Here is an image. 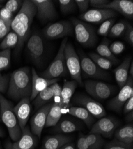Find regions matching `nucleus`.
<instances>
[{
  "label": "nucleus",
  "instance_id": "nucleus-1",
  "mask_svg": "<svg viewBox=\"0 0 133 149\" xmlns=\"http://www.w3.org/2000/svg\"><path fill=\"white\" fill-rule=\"evenodd\" d=\"M37 14V8L32 1L25 0L17 15L11 22V29L18 36L17 50L20 51L26 42L30 33V29L34 17Z\"/></svg>",
  "mask_w": 133,
  "mask_h": 149
},
{
  "label": "nucleus",
  "instance_id": "nucleus-2",
  "mask_svg": "<svg viewBox=\"0 0 133 149\" xmlns=\"http://www.w3.org/2000/svg\"><path fill=\"white\" fill-rule=\"evenodd\" d=\"M32 92V71L29 67L15 70L11 74L8 96L16 100L30 98Z\"/></svg>",
  "mask_w": 133,
  "mask_h": 149
},
{
  "label": "nucleus",
  "instance_id": "nucleus-3",
  "mask_svg": "<svg viewBox=\"0 0 133 149\" xmlns=\"http://www.w3.org/2000/svg\"><path fill=\"white\" fill-rule=\"evenodd\" d=\"M0 106V119L7 128L11 139L14 141H16L20 138L22 131L13 111V105L1 94Z\"/></svg>",
  "mask_w": 133,
  "mask_h": 149
},
{
  "label": "nucleus",
  "instance_id": "nucleus-4",
  "mask_svg": "<svg viewBox=\"0 0 133 149\" xmlns=\"http://www.w3.org/2000/svg\"><path fill=\"white\" fill-rule=\"evenodd\" d=\"M67 42L68 38H65L62 41L54 60L48 66L47 69L41 74V77L48 79H58V78L65 74L66 66L64 51Z\"/></svg>",
  "mask_w": 133,
  "mask_h": 149
},
{
  "label": "nucleus",
  "instance_id": "nucleus-5",
  "mask_svg": "<svg viewBox=\"0 0 133 149\" xmlns=\"http://www.w3.org/2000/svg\"><path fill=\"white\" fill-rule=\"evenodd\" d=\"M77 41L82 45L90 47L94 45L97 37L94 29L86 22L75 18H71Z\"/></svg>",
  "mask_w": 133,
  "mask_h": 149
},
{
  "label": "nucleus",
  "instance_id": "nucleus-6",
  "mask_svg": "<svg viewBox=\"0 0 133 149\" xmlns=\"http://www.w3.org/2000/svg\"><path fill=\"white\" fill-rule=\"evenodd\" d=\"M64 53L66 66L71 78L79 85L82 86L83 83L81 77V67L79 58L72 44L69 42L66 43Z\"/></svg>",
  "mask_w": 133,
  "mask_h": 149
},
{
  "label": "nucleus",
  "instance_id": "nucleus-7",
  "mask_svg": "<svg viewBox=\"0 0 133 149\" xmlns=\"http://www.w3.org/2000/svg\"><path fill=\"white\" fill-rule=\"evenodd\" d=\"M73 32L74 28L72 24L68 20H62L52 23L44 30L45 36L49 40H55L70 36Z\"/></svg>",
  "mask_w": 133,
  "mask_h": 149
},
{
  "label": "nucleus",
  "instance_id": "nucleus-8",
  "mask_svg": "<svg viewBox=\"0 0 133 149\" xmlns=\"http://www.w3.org/2000/svg\"><path fill=\"white\" fill-rule=\"evenodd\" d=\"M84 85L86 91L90 95L99 100L108 98L114 91L113 86L103 82L88 80L84 83Z\"/></svg>",
  "mask_w": 133,
  "mask_h": 149
},
{
  "label": "nucleus",
  "instance_id": "nucleus-9",
  "mask_svg": "<svg viewBox=\"0 0 133 149\" xmlns=\"http://www.w3.org/2000/svg\"><path fill=\"white\" fill-rule=\"evenodd\" d=\"M132 95H133V79L132 77L130 76L126 84L121 88L118 95L109 103V108L116 112H120L124 104Z\"/></svg>",
  "mask_w": 133,
  "mask_h": 149
},
{
  "label": "nucleus",
  "instance_id": "nucleus-10",
  "mask_svg": "<svg viewBox=\"0 0 133 149\" xmlns=\"http://www.w3.org/2000/svg\"><path fill=\"white\" fill-rule=\"evenodd\" d=\"M79 60L81 69L87 76L95 79H109L110 75L106 70L102 69L90 58L82 53H79Z\"/></svg>",
  "mask_w": 133,
  "mask_h": 149
},
{
  "label": "nucleus",
  "instance_id": "nucleus-11",
  "mask_svg": "<svg viewBox=\"0 0 133 149\" xmlns=\"http://www.w3.org/2000/svg\"><path fill=\"white\" fill-rule=\"evenodd\" d=\"M119 125L118 120L109 117H103L93 125L90 133L97 134L107 138L111 137Z\"/></svg>",
  "mask_w": 133,
  "mask_h": 149
},
{
  "label": "nucleus",
  "instance_id": "nucleus-12",
  "mask_svg": "<svg viewBox=\"0 0 133 149\" xmlns=\"http://www.w3.org/2000/svg\"><path fill=\"white\" fill-rule=\"evenodd\" d=\"M117 15L116 12L106 8H95L90 10L82 13L79 18L85 22L93 23H103L109 19L115 17Z\"/></svg>",
  "mask_w": 133,
  "mask_h": 149
},
{
  "label": "nucleus",
  "instance_id": "nucleus-13",
  "mask_svg": "<svg viewBox=\"0 0 133 149\" xmlns=\"http://www.w3.org/2000/svg\"><path fill=\"white\" fill-rule=\"evenodd\" d=\"M74 102L85 108L88 112L96 118H103L106 113L104 107L99 102L85 95H78L74 98Z\"/></svg>",
  "mask_w": 133,
  "mask_h": 149
},
{
  "label": "nucleus",
  "instance_id": "nucleus-14",
  "mask_svg": "<svg viewBox=\"0 0 133 149\" xmlns=\"http://www.w3.org/2000/svg\"><path fill=\"white\" fill-rule=\"evenodd\" d=\"M52 106V104H47L40 107L31 120V131L39 138L41 137L42 130L45 126L47 115Z\"/></svg>",
  "mask_w": 133,
  "mask_h": 149
},
{
  "label": "nucleus",
  "instance_id": "nucleus-15",
  "mask_svg": "<svg viewBox=\"0 0 133 149\" xmlns=\"http://www.w3.org/2000/svg\"><path fill=\"white\" fill-rule=\"evenodd\" d=\"M37 8L38 17L42 21L53 19L57 16L54 5L50 0H32Z\"/></svg>",
  "mask_w": 133,
  "mask_h": 149
},
{
  "label": "nucleus",
  "instance_id": "nucleus-16",
  "mask_svg": "<svg viewBox=\"0 0 133 149\" xmlns=\"http://www.w3.org/2000/svg\"><path fill=\"white\" fill-rule=\"evenodd\" d=\"M36 139L28 127L22 131L20 138L15 143L8 142L6 144V149H34L36 146Z\"/></svg>",
  "mask_w": 133,
  "mask_h": 149
},
{
  "label": "nucleus",
  "instance_id": "nucleus-17",
  "mask_svg": "<svg viewBox=\"0 0 133 149\" xmlns=\"http://www.w3.org/2000/svg\"><path fill=\"white\" fill-rule=\"evenodd\" d=\"M31 111L30 98H24L13 107V111L17 119L22 131L26 127Z\"/></svg>",
  "mask_w": 133,
  "mask_h": 149
},
{
  "label": "nucleus",
  "instance_id": "nucleus-18",
  "mask_svg": "<svg viewBox=\"0 0 133 149\" xmlns=\"http://www.w3.org/2000/svg\"><path fill=\"white\" fill-rule=\"evenodd\" d=\"M32 71V92L30 97V100H33L38 93L52 84L57 82L59 79H48L40 77L34 68Z\"/></svg>",
  "mask_w": 133,
  "mask_h": 149
},
{
  "label": "nucleus",
  "instance_id": "nucleus-19",
  "mask_svg": "<svg viewBox=\"0 0 133 149\" xmlns=\"http://www.w3.org/2000/svg\"><path fill=\"white\" fill-rule=\"evenodd\" d=\"M27 48L31 58L37 63H39L43 56L44 47L42 38L39 35H32L28 40Z\"/></svg>",
  "mask_w": 133,
  "mask_h": 149
},
{
  "label": "nucleus",
  "instance_id": "nucleus-20",
  "mask_svg": "<svg viewBox=\"0 0 133 149\" xmlns=\"http://www.w3.org/2000/svg\"><path fill=\"white\" fill-rule=\"evenodd\" d=\"M102 8L118 11L129 18H132L133 16V1L132 0H114L104 5Z\"/></svg>",
  "mask_w": 133,
  "mask_h": 149
},
{
  "label": "nucleus",
  "instance_id": "nucleus-21",
  "mask_svg": "<svg viewBox=\"0 0 133 149\" xmlns=\"http://www.w3.org/2000/svg\"><path fill=\"white\" fill-rule=\"evenodd\" d=\"M131 61L130 57L126 58L123 63L114 70L116 81L120 88L126 84L128 80Z\"/></svg>",
  "mask_w": 133,
  "mask_h": 149
},
{
  "label": "nucleus",
  "instance_id": "nucleus-22",
  "mask_svg": "<svg viewBox=\"0 0 133 149\" xmlns=\"http://www.w3.org/2000/svg\"><path fill=\"white\" fill-rule=\"evenodd\" d=\"M72 137L63 134L50 136L46 139L44 143V149H60L71 141Z\"/></svg>",
  "mask_w": 133,
  "mask_h": 149
},
{
  "label": "nucleus",
  "instance_id": "nucleus-23",
  "mask_svg": "<svg viewBox=\"0 0 133 149\" xmlns=\"http://www.w3.org/2000/svg\"><path fill=\"white\" fill-rule=\"evenodd\" d=\"M77 84V82L74 80L65 81L63 88H62L60 101V104L63 105L64 108L68 107L69 106L70 99L75 93Z\"/></svg>",
  "mask_w": 133,
  "mask_h": 149
},
{
  "label": "nucleus",
  "instance_id": "nucleus-24",
  "mask_svg": "<svg viewBox=\"0 0 133 149\" xmlns=\"http://www.w3.org/2000/svg\"><path fill=\"white\" fill-rule=\"evenodd\" d=\"M63 109H64V107L60 103H54L52 104L49 112H48L47 115L45 123L46 127H54L59 122L62 115Z\"/></svg>",
  "mask_w": 133,
  "mask_h": 149
},
{
  "label": "nucleus",
  "instance_id": "nucleus-25",
  "mask_svg": "<svg viewBox=\"0 0 133 149\" xmlns=\"http://www.w3.org/2000/svg\"><path fill=\"white\" fill-rule=\"evenodd\" d=\"M68 113L82 120L88 127L93 125L94 117L82 107H71L68 110Z\"/></svg>",
  "mask_w": 133,
  "mask_h": 149
},
{
  "label": "nucleus",
  "instance_id": "nucleus-26",
  "mask_svg": "<svg viewBox=\"0 0 133 149\" xmlns=\"http://www.w3.org/2000/svg\"><path fill=\"white\" fill-rule=\"evenodd\" d=\"M116 140L128 144H133V126L128 124L115 132Z\"/></svg>",
  "mask_w": 133,
  "mask_h": 149
},
{
  "label": "nucleus",
  "instance_id": "nucleus-27",
  "mask_svg": "<svg viewBox=\"0 0 133 149\" xmlns=\"http://www.w3.org/2000/svg\"><path fill=\"white\" fill-rule=\"evenodd\" d=\"M80 128V125L76 122L69 119H65L58 122L54 126L53 130L58 133L68 134L77 131Z\"/></svg>",
  "mask_w": 133,
  "mask_h": 149
},
{
  "label": "nucleus",
  "instance_id": "nucleus-28",
  "mask_svg": "<svg viewBox=\"0 0 133 149\" xmlns=\"http://www.w3.org/2000/svg\"><path fill=\"white\" fill-rule=\"evenodd\" d=\"M54 98V93L51 86H48L41 91L34 99L33 104L36 108L41 107L45 105L51 99Z\"/></svg>",
  "mask_w": 133,
  "mask_h": 149
},
{
  "label": "nucleus",
  "instance_id": "nucleus-29",
  "mask_svg": "<svg viewBox=\"0 0 133 149\" xmlns=\"http://www.w3.org/2000/svg\"><path fill=\"white\" fill-rule=\"evenodd\" d=\"M109 44L110 41L109 40L104 39L97 48V52L100 56L110 60L113 63H116L118 62V60L111 53L109 49Z\"/></svg>",
  "mask_w": 133,
  "mask_h": 149
},
{
  "label": "nucleus",
  "instance_id": "nucleus-30",
  "mask_svg": "<svg viewBox=\"0 0 133 149\" xmlns=\"http://www.w3.org/2000/svg\"><path fill=\"white\" fill-rule=\"evenodd\" d=\"M19 41L17 35L14 32H9L0 44V48L2 50L11 49L16 47Z\"/></svg>",
  "mask_w": 133,
  "mask_h": 149
},
{
  "label": "nucleus",
  "instance_id": "nucleus-31",
  "mask_svg": "<svg viewBox=\"0 0 133 149\" xmlns=\"http://www.w3.org/2000/svg\"><path fill=\"white\" fill-rule=\"evenodd\" d=\"M89 56L90 58L93 61H94L100 68H101L103 70H109L113 66L114 63L112 61L106 58L100 56L98 54L91 53H90Z\"/></svg>",
  "mask_w": 133,
  "mask_h": 149
},
{
  "label": "nucleus",
  "instance_id": "nucleus-32",
  "mask_svg": "<svg viewBox=\"0 0 133 149\" xmlns=\"http://www.w3.org/2000/svg\"><path fill=\"white\" fill-rule=\"evenodd\" d=\"M91 149H102L104 143L102 136L97 134L90 133L86 135Z\"/></svg>",
  "mask_w": 133,
  "mask_h": 149
},
{
  "label": "nucleus",
  "instance_id": "nucleus-33",
  "mask_svg": "<svg viewBox=\"0 0 133 149\" xmlns=\"http://www.w3.org/2000/svg\"><path fill=\"white\" fill-rule=\"evenodd\" d=\"M128 23L124 21H121L114 24L110 30L108 35L114 38L120 37L125 33Z\"/></svg>",
  "mask_w": 133,
  "mask_h": 149
},
{
  "label": "nucleus",
  "instance_id": "nucleus-34",
  "mask_svg": "<svg viewBox=\"0 0 133 149\" xmlns=\"http://www.w3.org/2000/svg\"><path fill=\"white\" fill-rule=\"evenodd\" d=\"M58 2L60 10L64 14L72 13L76 8V3L73 0H59Z\"/></svg>",
  "mask_w": 133,
  "mask_h": 149
},
{
  "label": "nucleus",
  "instance_id": "nucleus-35",
  "mask_svg": "<svg viewBox=\"0 0 133 149\" xmlns=\"http://www.w3.org/2000/svg\"><path fill=\"white\" fill-rule=\"evenodd\" d=\"M11 50L10 49L0 52V70L7 68L10 65Z\"/></svg>",
  "mask_w": 133,
  "mask_h": 149
},
{
  "label": "nucleus",
  "instance_id": "nucleus-36",
  "mask_svg": "<svg viewBox=\"0 0 133 149\" xmlns=\"http://www.w3.org/2000/svg\"><path fill=\"white\" fill-rule=\"evenodd\" d=\"M114 22H115V20L113 19H109L103 22L100 26L97 31V33L99 35L104 36L108 35L109 33L110 32L111 29L114 25Z\"/></svg>",
  "mask_w": 133,
  "mask_h": 149
},
{
  "label": "nucleus",
  "instance_id": "nucleus-37",
  "mask_svg": "<svg viewBox=\"0 0 133 149\" xmlns=\"http://www.w3.org/2000/svg\"><path fill=\"white\" fill-rule=\"evenodd\" d=\"M105 149H133V144H128L115 139L108 143Z\"/></svg>",
  "mask_w": 133,
  "mask_h": 149
},
{
  "label": "nucleus",
  "instance_id": "nucleus-38",
  "mask_svg": "<svg viewBox=\"0 0 133 149\" xmlns=\"http://www.w3.org/2000/svg\"><path fill=\"white\" fill-rule=\"evenodd\" d=\"M12 20H6L0 17V39L5 37L11 29Z\"/></svg>",
  "mask_w": 133,
  "mask_h": 149
},
{
  "label": "nucleus",
  "instance_id": "nucleus-39",
  "mask_svg": "<svg viewBox=\"0 0 133 149\" xmlns=\"http://www.w3.org/2000/svg\"><path fill=\"white\" fill-rule=\"evenodd\" d=\"M23 3V1L21 0H9L7 2L5 7L14 14L19 9H20Z\"/></svg>",
  "mask_w": 133,
  "mask_h": 149
},
{
  "label": "nucleus",
  "instance_id": "nucleus-40",
  "mask_svg": "<svg viewBox=\"0 0 133 149\" xmlns=\"http://www.w3.org/2000/svg\"><path fill=\"white\" fill-rule=\"evenodd\" d=\"M125 48V45L120 41H115L109 45L110 50L114 55L122 53L124 51Z\"/></svg>",
  "mask_w": 133,
  "mask_h": 149
},
{
  "label": "nucleus",
  "instance_id": "nucleus-41",
  "mask_svg": "<svg viewBox=\"0 0 133 149\" xmlns=\"http://www.w3.org/2000/svg\"><path fill=\"white\" fill-rule=\"evenodd\" d=\"M77 149H91L87 142L86 135L80 134L77 143Z\"/></svg>",
  "mask_w": 133,
  "mask_h": 149
},
{
  "label": "nucleus",
  "instance_id": "nucleus-42",
  "mask_svg": "<svg viewBox=\"0 0 133 149\" xmlns=\"http://www.w3.org/2000/svg\"><path fill=\"white\" fill-rule=\"evenodd\" d=\"M75 2L81 13H84L87 11L89 7L88 0H76Z\"/></svg>",
  "mask_w": 133,
  "mask_h": 149
},
{
  "label": "nucleus",
  "instance_id": "nucleus-43",
  "mask_svg": "<svg viewBox=\"0 0 133 149\" xmlns=\"http://www.w3.org/2000/svg\"><path fill=\"white\" fill-rule=\"evenodd\" d=\"M0 17L6 20H13V14L4 7L0 9Z\"/></svg>",
  "mask_w": 133,
  "mask_h": 149
},
{
  "label": "nucleus",
  "instance_id": "nucleus-44",
  "mask_svg": "<svg viewBox=\"0 0 133 149\" xmlns=\"http://www.w3.org/2000/svg\"><path fill=\"white\" fill-rule=\"evenodd\" d=\"M52 89L53 90L54 93V97L58 99L59 102L60 103L61 101V93H62V87L60 85L57 83L56 82L52 85H50Z\"/></svg>",
  "mask_w": 133,
  "mask_h": 149
},
{
  "label": "nucleus",
  "instance_id": "nucleus-45",
  "mask_svg": "<svg viewBox=\"0 0 133 149\" xmlns=\"http://www.w3.org/2000/svg\"><path fill=\"white\" fill-rule=\"evenodd\" d=\"M123 112L127 115L130 111H133V95H132L128 100L126 102L123 106Z\"/></svg>",
  "mask_w": 133,
  "mask_h": 149
},
{
  "label": "nucleus",
  "instance_id": "nucleus-46",
  "mask_svg": "<svg viewBox=\"0 0 133 149\" xmlns=\"http://www.w3.org/2000/svg\"><path fill=\"white\" fill-rule=\"evenodd\" d=\"M109 2V1L107 0H90L89 1V5L94 8H102L104 5Z\"/></svg>",
  "mask_w": 133,
  "mask_h": 149
},
{
  "label": "nucleus",
  "instance_id": "nucleus-47",
  "mask_svg": "<svg viewBox=\"0 0 133 149\" xmlns=\"http://www.w3.org/2000/svg\"><path fill=\"white\" fill-rule=\"evenodd\" d=\"M8 79L7 77L2 76L0 74V93H5L7 89Z\"/></svg>",
  "mask_w": 133,
  "mask_h": 149
},
{
  "label": "nucleus",
  "instance_id": "nucleus-48",
  "mask_svg": "<svg viewBox=\"0 0 133 149\" xmlns=\"http://www.w3.org/2000/svg\"><path fill=\"white\" fill-rule=\"evenodd\" d=\"M125 35H126V39L128 41V42L132 46L133 45V28L131 25L128 24L127 31L125 32Z\"/></svg>",
  "mask_w": 133,
  "mask_h": 149
},
{
  "label": "nucleus",
  "instance_id": "nucleus-49",
  "mask_svg": "<svg viewBox=\"0 0 133 149\" xmlns=\"http://www.w3.org/2000/svg\"><path fill=\"white\" fill-rule=\"evenodd\" d=\"M60 149H75L74 144L69 143L64 145L63 147H62Z\"/></svg>",
  "mask_w": 133,
  "mask_h": 149
},
{
  "label": "nucleus",
  "instance_id": "nucleus-50",
  "mask_svg": "<svg viewBox=\"0 0 133 149\" xmlns=\"http://www.w3.org/2000/svg\"><path fill=\"white\" fill-rule=\"evenodd\" d=\"M126 120L129 122H132L133 120V111H130V113L127 114L126 116Z\"/></svg>",
  "mask_w": 133,
  "mask_h": 149
},
{
  "label": "nucleus",
  "instance_id": "nucleus-51",
  "mask_svg": "<svg viewBox=\"0 0 133 149\" xmlns=\"http://www.w3.org/2000/svg\"><path fill=\"white\" fill-rule=\"evenodd\" d=\"M129 73H130V76L133 78V63H132V61L131 62L130 69H129Z\"/></svg>",
  "mask_w": 133,
  "mask_h": 149
},
{
  "label": "nucleus",
  "instance_id": "nucleus-52",
  "mask_svg": "<svg viewBox=\"0 0 133 149\" xmlns=\"http://www.w3.org/2000/svg\"><path fill=\"white\" fill-rule=\"evenodd\" d=\"M3 136V132L1 130H0V136Z\"/></svg>",
  "mask_w": 133,
  "mask_h": 149
},
{
  "label": "nucleus",
  "instance_id": "nucleus-53",
  "mask_svg": "<svg viewBox=\"0 0 133 149\" xmlns=\"http://www.w3.org/2000/svg\"><path fill=\"white\" fill-rule=\"evenodd\" d=\"M2 8V5L0 4V8Z\"/></svg>",
  "mask_w": 133,
  "mask_h": 149
},
{
  "label": "nucleus",
  "instance_id": "nucleus-54",
  "mask_svg": "<svg viewBox=\"0 0 133 149\" xmlns=\"http://www.w3.org/2000/svg\"><path fill=\"white\" fill-rule=\"evenodd\" d=\"M0 111H1V106H0ZM0 120H1V119H0Z\"/></svg>",
  "mask_w": 133,
  "mask_h": 149
},
{
  "label": "nucleus",
  "instance_id": "nucleus-55",
  "mask_svg": "<svg viewBox=\"0 0 133 149\" xmlns=\"http://www.w3.org/2000/svg\"><path fill=\"white\" fill-rule=\"evenodd\" d=\"M0 149H1V147H0Z\"/></svg>",
  "mask_w": 133,
  "mask_h": 149
}]
</instances>
